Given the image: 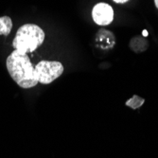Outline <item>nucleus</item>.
Returning a JSON list of instances; mask_svg holds the SVG:
<instances>
[{
    "label": "nucleus",
    "instance_id": "f257e3e1",
    "mask_svg": "<svg viewBox=\"0 0 158 158\" xmlns=\"http://www.w3.org/2000/svg\"><path fill=\"white\" fill-rule=\"evenodd\" d=\"M6 66L11 79L22 88H31L38 83L34 67L27 54L14 49L7 58Z\"/></svg>",
    "mask_w": 158,
    "mask_h": 158
},
{
    "label": "nucleus",
    "instance_id": "f03ea898",
    "mask_svg": "<svg viewBox=\"0 0 158 158\" xmlns=\"http://www.w3.org/2000/svg\"><path fill=\"white\" fill-rule=\"evenodd\" d=\"M45 32L34 24H26L21 26L13 39L12 47L15 50L27 54L35 51L45 40Z\"/></svg>",
    "mask_w": 158,
    "mask_h": 158
},
{
    "label": "nucleus",
    "instance_id": "7ed1b4c3",
    "mask_svg": "<svg viewBox=\"0 0 158 158\" xmlns=\"http://www.w3.org/2000/svg\"><path fill=\"white\" fill-rule=\"evenodd\" d=\"M64 72V66L60 62L41 61L34 67V76L38 82L43 84L51 83Z\"/></svg>",
    "mask_w": 158,
    "mask_h": 158
},
{
    "label": "nucleus",
    "instance_id": "20e7f679",
    "mask_svg": "<svg viewBox=\"0 0 158 158\" xmlns=\"http://www.w3.org/2000/svg\"><path fill=\"white\" fill-rule=\"evenodd\" d=\"M92 18L99 26H107L114 20L113 8L106 3H98L92 10Z\"/></svg>",
    "mask_w": 158,
    "mask_h": 158
},
{
    "label": "nucleus",
    "instance_id": "39448f33",
    "mask_svg": "<svg viewBox=\"0 0 158 158\" xmlns=\"http://www.w3.org/2000/svg\"><path fill=\"white\" fill-rule=\"evenodd\" d=\"M95 42L97 47L100 49H111L116 44V38L111 31L102 28L98 31Z\"/></svg>",
    "mask_w": 158,
    "mask_h": 158
},
{
    "label": "nucleus",
    "instance_id": "423d86ee",
    "mask_svg": "<svg viewBox=\"0 0 158 158\" xmlns=\"http://www.w3.org/2000/svg\"><path fill=\"white\" fill-rule=\"evenodd\" d=\"M148 47H149L148 42L143 39L142 37H138V36L134 37L130 42V48H132L133 51L136 53L145 51L148 48Z\"/></svg>",
    "mask_w": 158,
    "mask_h": 158
},
{
    "label": "nucleus",
    "instance_id": "0eeeda50",
    "mask_svg": "<svg viewBox=\"0 0 158 158\" xmlns=\"http://www.w3.org/2000/svg\"><path fill=\"white\" fill-rule=\"evenodd\" d=\"M12 28V21L9 16L0 17V35H9Z\"/></svg>",
    "mask_w": 158,
    "mask_h": 158
},
{
    "label": "nucleus",
    "instance_id": "6e6552de",
    "mask_svg": "<svg viewBox=\"0 0 158 158\" xmlns=\"http://www.w3.org/2000/svg\"><path fill=\"white\" fill-rule=\"evenodd\" d=\"M144 102H145L144 98H140L137 95H134L131 99H129L126 102V105L133 108V109H138L139 107H141L143 104H144Z\"/></svg>",
    "mask_w": 158,
    "mask_h": 158
},
{
    "label": "nucleus",
    "instance_id": "1a4fd4ad",
    "mask_svg": "<svg viewBox=\"0 0 158 158\" xmlns=\"http://www.w3.org/2000/svg\"><path fill=\"white\" fill-rule=\"evenodd\" d=\"M113 1H114L116 3H118V4H123V3L128 2L129 0H113Z\"/></svg>",
    "mask_w": 158,
    "mask_h": 158
},
{
    "label": "nucleus",
    "instance_id": "9d476101",
    "mask_svg": "<svg viewBox=\"0 0 158 158\" xmlns=\"http://www.w3.org/2000/svg\"><path fill=\"white\" fill-rule=\"evenodd\" d=\"M143 35H144V36H148V32H147V31H143Z\"/></svg>",
    "mask_w": 158,
    "mask_h": 158
},
{
    "label": "nucleus",
    "instance_id": "9b49d317",
    "mask_svg": "<svg viewBox=\"0 0 158 158\" xmlns=\"http://www.w3.org/2000/svg\"><path fill=\"white\" fill-rule=\"evenodd\" d=\"M154 3H155V6H156V8L158 9V0H154Z\"/></svg>",
    "mask_w": 158,
    "mask_h": 158
}]
</instances>
